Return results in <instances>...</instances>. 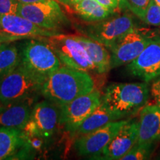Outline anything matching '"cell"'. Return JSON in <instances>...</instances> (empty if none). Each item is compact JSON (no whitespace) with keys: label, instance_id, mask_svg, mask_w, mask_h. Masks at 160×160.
<instances>
[{"label":"cell","instance_id":"obj_25","mask_svg":"<svg viewBox=\"0 0 160 160\" xmlns=\"http://www.w3.org/2000/svg\"><path fill=\"white\" fill-rule=\"evenodd\" d=\"M19 5L17 0H0V15L17 14Z\"/></svg>","mask_w":160,"mask_h":160},{"label":"cell","instance_id":"obj_12","mask_svg":"<svg viewBox=\"0 0 160 160\" xmlns=\"http://www.w3.org/2000/svg\"><path fill=\"white\" fill-rule=\"evenodd\" d=\"M128 119L111 122L99 129L79 136L75 142V148L79 155H95L99 153L113 139Z\"/></svg>","mask_w":160,"mask_h":160},{"label":"cell","instance_id":"obj_14","mask_svg":"<svg viewBox=\"0 0 160 160\" xmlns=\"http://www.w3.org/2000/svg\"><path fill=\"white\" fill-rule=\"evenodd\" d=\"M39 97V96H33L2 105L0 111V125L23 130Z\"/></svg>","mask_w":160,"mask_h":160},{"label":"cell","instance_id":"obj_1","mask_svg":"<svg viewBox=\"0 0 160 160\" xmlns=\"http://www.w3.org/2000/svg\"><path fill=\"white\" fill-rule=\"evenodd\" d=\"M94 88V80L89 72L62 65L45 79L41 93L60 108Z\"/></svg>","mask_w":160,"mask_h":160},{"label":"cell","instance_id":"obj_20","mask_svg":"<svg viewBox=\"0 0 160 160\" xmlns=\"http://www.w3.org/2000/svg\"><path fill=\"white\" fill-rule=\"evenodd\" d=\"M71 7L79 17L91 23L102 21L117 13L106 8L97 0H82Z\"/></svg>","mask_w":160,"mask_h":160},{"label":"cell","instance_id":"obj_23","mask_svg":"<svg viewBox=\"0 0 160 160\" xmlns=\"http://www.w3.org/2000/svg\"><path fill=\"white\" fill-rule=\"evenodd\" d=\"M153 146H145L136 143L122 157L121 160H145L149 159Z\"/></svg>","mask_w":160,"mask_h":160},{"label":"cell","instance_id":"obj_33","mask_svg":"<svg viewBox=\"0 0 160 160\" xmlns=\"http://www.w3.org/2000/svg\"><path fill=\"white\" fill-rule=\"evenodd\" d=\"M2 108V103L1 101H0V111H1Z\"/></svg>","mask_w":160,"mask_h":160},{"label":"cell","instance_id":"obj_31","mask_svg":"<svg viewBox=\"0 0 160 160\" xmlns=\"http://www.w3.org/2000/svg\"><path fill=\"white\" fill-rule=\"evenodd\" d=\"M58 1H59L60 2L65 4V5H67V0H58Z\"/></svg>","mask_w":160,"mask_h":160},{"label":"cell","instance_id":"obj_28","mask_svg":"<svg viewBox=\"0 0 160 160\" xmlns=\"http://www.w3.org/2000/svg\"><path fill=\"white\" fill-rule=\"evenodd\" d=\"M151 93L153 97L154 98L156 102L160 106V77L156 79L152 84Z\"/></svg>","mask_w":160,"mask_h":160},{"label":"cell","instance_id":"obj_27","mask_svg":"<svg viewBox=\"0 0 160 160\" xmlns=\"http://www.w3.org/2000/svg\"><path fill=\"white\" fill-rule=\"evenodd\" d=\"M97 1L106 8L114 13L117 12L118 10L120 8L121 0H97Z\"/></svg>","mask_w":160,"mask_h":160},{"label":"cell","instance_id":"obj_5","mask_svg":"<svg viewBox=\"0 0 160 160\" xmlns=\"http://www.w3.org/2000/svg\"><path fill=\"white\" fill-rule=\"evenodd\" d=\"M64 66L88 72H95L96 68L91 58L74 35L62 33L45 38Z\"/></svg>","mask_w":160,"mask_h":160},{"label":"cell","instance_id":"obj_26","mask_svg":"<svg viewBox=\"0 0 160 160\" xmlns=\"http://www.w3.org/2000/svg\"><path fill=\"white\" fill-rule=\"evenodd\" d=\"M23 38L17 37V36L11 34L4 31L3 30L0 29V45H5V44H11L19 40H22Z\"/></svg>","mask_w":160,"mask_h":160},{"label":"cell","instance_id":"obj_3","mask_svg":"<svg viewBox=\"0 0 160 160\" xmlns=\"http://www.w3.org/2000/svg\"><path fill=\"white\" fill-rule=\"evenodd\" d=\"M45 81L20 62L0 79V101L5 105L26 97L42 95L41 90Z\"/></svg>","mask_w":160,"mask_h":160},{"label":"cell","instance_id":"obj_4","mask_svg":"<svg viewBox=\"0 0 160 160\" xmlns=\"http://www.w3.org/2000/svg\"><path fill=\"white\" fill-rule=\"evenodd\" d=\"M20 50L24 67L45 80L62 66L45 39H30L22 44Z\"/></svg>","mask_w":160,"mask_h":160},{"label":"cell","instance_id":"obj_29","mask_svg":"<svg viewBox=\"0 0 160 160\" xmlns=\"http://www.w3.org/2000/svg\"><path fill=\"white\" fill-rule=\"evenodd\" d=\"M19 4H33L46 1V0H17Z\"/></svg>","mask_w":160,"mask_h":160},{"label":"cell","instance_id":"obj_34","mask_svg":"<svg viewBox=\"0 0 160 160\" xmlns=\"http://www.w3.org/2000/svg\"><path fill=\"white\" fill-rule=\"evenodd\" d=\"M5 45H6V44H5ZM4 45H0V49H1L2 48V46H3Z\"/></svg>","mask_w":160,"mask_h":160},{"label":"cell","instance_id":"obj_16","mask_svg":"<svg viewBox=\"0 0 160 160\" xmlns=\"http://www.w3.org/2000/svg\"><path fill=\"white\" fill-rule=\"evenodd\" d=\"M138 125L137 144L153 146L160 141V106H144L140 111Z\"/></svg>","mask_w":160,"mask_h":160},{"label":"cell","instance_id":"obj_24","mask_svg":"<svg viewBox=\"0 0 160 160\" xmlns=\"http://www.w3.org/2000/svg\"><path fill=\"white\" fill-rule=\"evenodd\" d=\"M151 0H121L120 8L128 9L132 13L140 19L147 8Z\"/></svg>","mask_w":160,"mask_h":160},{"label":"cell","instance_id":"obj_2","mask_svg":"<svg viewBox=\"0 0 160 160\" xmlns=\"http://www.w3.org/2000/svg\"><path fill=\"white\" fill-rule=\"evenodd\" d=\"M148 83H112L106 88L102 102L122 119L142 109L149 99Z\"/></svg>","mask_w":160,"mask_h":160},{"label":"cell","instance_id":"obj_19","mask_svg":"<svg viewBox=\"0 0 160 160\" xmlns=\"http://www.w3.org/2000/svg\"><path fill=\"white\" fill-rule=\"evenodd\" d=\"M119 119H122V118L112 112L102 101L101 104L97 108L84 120L76 132L75 135L79 137L86 134L103 127L111 122Z\"/></svg>","mask_w":160,"mask_h":160},{"label":"cell","instance_id":"obj_10","mask_svg":"<svg viewBox=\"0 0 160 160\" xmlns=\"http://www.w3.org/2000/svg\"><path fill=\"white\" fill-rule=\"evenodd\" d=\"M59 115L60 108L55 103L46 99L38 102L22 131L27 135L50 139L57 130Z\"/></svg>","mask_w":160,"mask_h":160},{"label":"cell","instance_id":"obj_9","mask_svg":"<svg viewBox=\"0 0 160 160\" xmlns=\"http://www.w3.org/2000/svg\"><path fill=\"white\" fill-rule=\"evenodd\" d=\"M102 95L97 88L72 100L60 107L59 125L71 134L76 132L83 121L101 104Z\"/></svg>","mask_w":160,"mask_h":160},{"label":"cell","instance_id":"obj_11","mask_svg":"<svg viewBox=\"0 0 160 160\" xmlns=\"http://www.w3.org/2000/svg\"><path fill=\"white\" fill-rule=\"evenodd\" d=\"M133 77L148 83L160 77V36L158 34L140 54L127 65Z\"/></svg>","mask_w":160,"mask_h":160},{"label":"cell","instance_id":"obj_18","mask_svg":"<svg viewBox=\"0 0 160 160\" xmlns=\"http://www.w3.org/2000/svg\"><path fill=\"white\" fill-rule=\"evenodd\" d=\"M26 136L22 130L14 128H0V160L14 159L16 155L22 149Z\"/></svg>","mask_w":160,"mask_h":160},{"label":"cell","instance_id":"obj_32","mask_svg":"<svg viewBox=\"0 0 160 160\" xmlns=\"http://www.w3.org/2000/svg\"><path fill=\"white\" fill-rule=\"evenodd\" d=\"M154 1L156 2V3L158 4L160 6V0H154Z\"/></svg>","mask_w":160,"mask_h":160},{"label":"cell","instance_id":"obj_7","mask_svg":"<svg viewBox=\"0 0 160 160\" xmlns=\"http://www.w3.org/2000/svg\"><path fill=\"white\" fill-rule=\"evenodd\" d=\"M133 18L129 13L117 14L85 26L84 34L99 42L109 50L118 40L135 28Z\"/></svg>","mask_w":160,"mask_h":160},{"label":"cell","instance_id":"obj_15","mask_svg":"<svg viewBox=\"0 0 160 160\" xmlns=\"http://www.w3.org/2000/svg\"><path fill=\"white\" fill-rule=\"evenodd\" d=\"M0 29L24 39H44L60 33L42 28L18 14L0 15Z\"/></svg>","mask_w":160,"mask_h":160},{"label":"cell","instance_id":"obj_17","mask_svg":"<svg viewBox=\"0 0 160 160\" xmlns=\"http://www.w3.org/2000/svg\"><path fill=\"white\" fill-rule=\"evenodd\" d=\"M74 37L83 46L95 66L96 71L99 74H105L111 69V53L109 50L85 35H74Z\"/></svg>","mask_w":160,"mask_h":160},{"label":"cell","instance_id":"obj_13","mask_svg":"<svg viewBox=\"0 0 160 160\" xmlns=\"http://www.w3.org/2000/svg\"><path fill=\"white\" fill-rule=\"evenodd\" d=\"M138 121L129 120L93 159L118 160L137 142Z\"/></svg>","mask_w":160,"mask_h":160},{"label":"cell","instance_id":"obj_30","mask_svg":"<svg viewBox=\"0 0 160 160\" xmlns=\"http://www.w3.org/2000/svg\"><path fill=\"white\" fill-rule=\"evenodd\" d=\"M81 1H82V0H67V5L72 6Z\"/></svg>","mask_w":160,"mask_h":160},{"label":"cell","instance_id":"obj_21","mask_svg":"<svg viewBox=\"0 0 160 160\" xmlns=\"http://www.w3.org/2000/svg\"><path fill=\"white\" fill-rule=\"evenodd\" d=\"M21 62V50L15 44H6L0 49V79Z\"/></svg>","mask_w":160,"mask_h":160},{"label":"cell","instance_id":"obj_22","mask_svg":"<svg viewBox=\"0 0 160 160\" xmlns=\"http://www.w3.org/2000/svg\"><path fill=\"white\" fill-rule=\"evenodd\" d=\"M140 19L148 25L160 27V6L151 0Z\"/></svg>","mask_w":160,"mask_h":160},{"label":"cell","instance_id":"obj_6","mask_svg":"<svg viewBox=\"0 0 160 160\" xmlns=\"http://www.w3.org/2000/svg\"><path fill=\"white\" fill-rule=\"evenodd\" d=\"M157 35L154 31L133 28L110 49L111 69L131 63Z\"/></svg>","mask_w":160,"mask_h":160},{"label":"cell","instance_id":"obj_8","mask_svg":"<svg viewBox=\"0 0 160 160\" xmlns=\"http://www.w3.org/2000/svg\"><path fill=\"white\" fill-rule=\"evenodd\" d=\"M17 14L42 28L57 33L69 25V19L56 0H46L33 4H19Z\"/></svg>","mask_w":160,"mask_h":160}]
</instances>
